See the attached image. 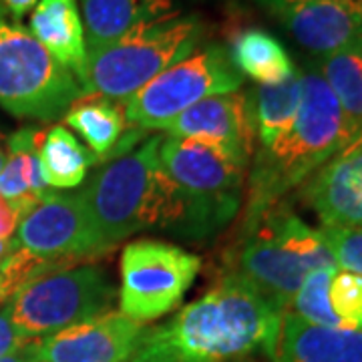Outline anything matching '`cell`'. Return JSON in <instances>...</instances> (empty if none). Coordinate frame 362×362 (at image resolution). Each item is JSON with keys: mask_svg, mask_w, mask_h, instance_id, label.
<instances>
[{"mask_svg": "<svg viewBox=\"0 0 362 362\" xmlns=\"http://www.w3.org/2000/svg\"><path fill=\"white\" fill-rule=\"evenodd\" d=\"M161 139L156 135L135 151L109 159L78 192L99 254L143 230L183 233L185 206L159 161Z\"/></svg>", "mask_w": 362, "mask_h": 362, "instance_id": "cell-1", "label": "cell"}, {"mask_svg": "<svg viewBox=\"0 0 362 362\" xmlns=\"http://www.w3.org/2000/svg\"><path fill=\"white\" fill-rule=\"evenodd\" d=\"M302 103L296 121L268 147H259L250 163L242 233L280 206L282 197L346 147L344 113L318 69L302 71Z\"/></svg>", "mask_w": 362, "mask_h": 362, "instance_id": "cell-2", "label": "cell"}, {"mask_svg": "<svg viewBox=\"0 0 362 362\" xmlns=\"http://www.w3.org/2000/svg\"><path fill=\"white\" fill-rule=\"evenodd\" d=\"M280 322L282 312L230 272L151 334L185 362H233L256 350L270 356Z\"/></svg>", "mask_w": 362, "mask_h": 362, "instance_id": "cell-3", "label": "cell"}, {"mask_svg": "<svg viewBox=\"0 0 362 362\" xmlns=\"http://www.w3.org/2000/svg\"><path fill=\"white\" fill-rule=\"evenodd\" d=\"M316 270H338L322 230H314L290 209L276 206L252 232L242 233L232 274L284 314L304 278Z\"/></svg>", "mask_w": 362, "mask_h": 362, "instance_id": "cell-4", "label": "cell"}, {"mask_svg": "<svg viewBox=\"0 0 362 362\" xmlns=\"http://www.w3.org/2000/svg\"><path fill=\"white\" fill-rule=\"evenodd\" d=\"M204 25L171 13L133 28L123 39L87 54L85 95L125 103L165 69L195 52Z\"/></svg>", "mask_w": 362, "mask_h": 362, "instance_id": "cell-5", "label": "cell"}, {"mask_svg": "<svg viewBox=\"0 0 362 362\" xmlns=\"http://www.w3.org/2000/svg\"><path fill=\"white\" fill-rule=\"evenodd\" d=\"M159 161L183 197V238H209L235 218L244 202L247 169L206 143L171 135L161 139Z\"/></svg>", "mask_w": 362, "mask_h": 362, "instance_id": "cell-6", "label": "cell"}, {"mask_svg": "<svg viewBox=\"0 0 362 362\" xmlns=\"http://www.w3.org/2000/svg\"><path fill=\"white\" fill-rule=\"evenodd\" d=\"M81 97L77 78L0 2V107L18 119L54 121Z\"/></svg>", "mask_w": 362, "mask_h": 362, "instance_id": "cell-7", "label": "cell"}, {"mask_svg": "<svg viewBox=\"0 0 362 362\" xmlns=\"http://www.w3.org/2000/svg\"><path fill=\"white\" fill-rule=\"evenodd\" d=\"M115 296V286L99 266H73L39 276L8 302L18 334L39 340L111 312Z\"/></svg>", "mask_w": 362, "mask_h": 362, "instance_id": "cell-8", "label": "cell"}, {"mask_svg": "<svg viewBox=\"0 0 362 362\" xmlns=\"http://www.w3.org/2000/svg\"><path fill=\"white\" fill-rule=\"evenodd\" d=\"M244 77L230 51L209 45L165 69L123 103L127 125L135 129H165L173 119L207 97L240 90Z\"/></svg>", "mask_w": 362, "mask_h": 362, "instance_id": "cell-9", "label": "cell"}, {"mask_svg": "<svg viewBox=\"0 0 362 362\" xmlns=\"http://www.w3.org/2000/svg\"><path fill=\"white\" fill-rule=\"evenodd\" d=\"M202 259L183 247L137 240L121 254V314L149 322L177 308L199 274Z\"/></svg>", "mask_w": 362, "mask_h": 362, "instance_id": "cell-10", "label": "cell"}, {"mask_svg": "<svg viewBox=\"0 0 362 362\" xmlns=\"http://www.w3.org/2000/svg\"><path fill=\"white\" fill-rule=\"evenodd\" d=\"M16 246L40 258L85 259L101 256L78 192H52L18 220Z\"/></svg>", "mask_w": 362, "mask_h": 362, "instance_id": "cell-11", "label": "cell"}, {"mask_svg": "<svg viewBox=\"0 0 362 362\" xmlns=\"http://www.w3.org/2000/svg\"><path fill=\"white\" fill-rule=\"evenodd\" d=\"M163 131L171 137L206 143L230 157L240 168L247 169L252 163L256 141L252 95L233 90L207 97L183 111Z\"/></svg>", "mask_w": 362, "mask_h": 362, "instance_id": "cell-12", "label": "cell"}, {"mask_svg": "<svg viewBox=\"0 0 362 362\" xmlns=\"http://www.w3.org/2000/svg\"><path fill=\"white\" fill-rule=\"evenodd\" d=\"M151 328L121 312L39 338V362H131L145 346Z\"/></svg>", "mask_w": 362, "mask_h": 362, "instance_id": "cell-13", "label": "cell"}, {"mask_svg": "<svg viewBox=\"0 0 362 362\" xmlns=\"http://www.w3.org/2000/svg\"><path fill=\"white\" fill-rule=\"evenodd\" d=\"M300 47L318 59L362 37V0H258Z\"/></svg>", "mask_w": 362, "mask_h": 362, "instance_id": "cell-14", "label": "cell"}, {"mask_svg": "<svg viewBox=\"0 0 362 362\" xmlns=\"http://www.w3.org/2000/svg\"><path fill=\"white\" fill-rule=\"evenodd\" d=\"M300 195L322 228H362V147L326 161L302 183Z\"/></svg>", "mask_w": 362, "mask_h": 362, "instance_id": "cell-15", "label": "cell"}, {"mask_svg": "<svg viewBox=\"0 0 362 362\" xmlns=\"http://www.w3.org/2000/svg\"><path fill=\"white\" fill-rule=\"evenodd\" d=\"M272 362H362V330L326 328L282 314Z\"/></svg>", "mask_w": 362, "mask_h": 362, "instance_id": "cell-16", "label": "cell"}, {"mask_svg": "<svg viewBox=\"0 0 362 362\" xmlns=\"http://www.w3.org/2000/svg\"><path fill=\"white\" fill-rule=\"evenodd\" d=\"M30 33L83 87L87 45L77 0H39L30 16Z\"/></svg>", "mask_w": 362, "mask_h": 362, "instance_id": "cell-17", "label": "cell"}, {"mask_svg": "<svg viewBox=\"0 0 362 362\" xmlns=\"http://www.w3.org/2000/svg\"><path fill=\"white\" fill-rule=\"evenodd\" d=\"M66 125L85 139L93 151V161H109L117 157V151L127 153V147L139 141L145 131L135 129L125 139L127 121L123 105L109 101L97 95H85L73 105L63 117Z\"/></svg>", "mask_w": 362, "mask_h": 362, "instance_id": "cell-18", "label": "cell"}, {"mask_svg": "<svg viewBox=\"0 0 362 362\" xmlns=\"http://www.w3.org/2000/svg\"><path fill=\"white\" fill-rule=\"evenodd\" d=\"M42 137L45 133L35 127H25L8 137L6 163L0 171V195L16 209L18 218L54 192L42 175L39 157Z\"/></svg>", "mask_w": 362, "mask_h": 362, "instance_id": "cell-19", "label": "cell"}, {"mask_svg": "<svg viewBox=\"0 0 362 362\" xmlns=\"http://www.w3.org/2000/svg\"><path fill=\"white\" fill-rule=\"evenodd\" d=\"M87 54L123 39L133 28L173 13L171 0H78Z\"/></svg>", "mask_w": 362, "mask_h": 362, "instance_id": "cell-20", "label": "cell"}, {"mask_svg": "<svg viewBox=\"0 0 362 362\" xmlns=\"http://www.w3.org/2000/svg\"><path fill=\"white\" fill-rule=\"evenodd\" d=\"M230 57L242 77L246 75L259 85H278L296 73L284 45L259 28H247L235 35Z\"/></svg>", "mask_w": 362, "mask_h": 362, "instance_id": "cell-21", "label": "cell"}, {"mask_svg": "<svg viewBox=\"0 0 362 362\" xmlns=\"http://www.w3.org/2000/svg\"><path fill=\"white\" fill-rule=\"evenodd\" d=\"M316 69L342 107L350 143L362 129V37L346 49L318 59Z\"/></svg>", "mask_w": 362, "mask_h": 362, "instance_id": "cell-22", "label": "cell"}, {"mask_svg": "<svg viewBox=\"0 0 362 362\" xmlns=\"http://www.w3.org/2000/svg\"><path fill=\"white\" fill-rule=\"evenodd\" d=\"M259 147H268L296 121L302 103V75L296 71L278 85H259L252 93Z\"/></svg>", "mask_w": 362, "mask_h": 362, "instance_id": "cell-23", "label": "cell"}, {"mask_svg": "<svg viewBox=\"0 0 362 362\" xmlns=\"http://www.w3.org/2000/svg\"><path fill=\"white\" fill-rule=\"evenodd\" d=\"M39 157L45 181L52 189H71L81 185L93 163V156L65 125H52L45 133Z\"/></svg>", "mask_w": 362, "mask_h": 362, "instance_id": "cell-24", "label": "cell"}, {"mask_svg": "<svg viewBox=\"0 0 362 362\" xmlns=\"http://www.w3.org/2000/svg\"><path fill=\"white\" fill-rule=\"evenodd\" d=\"M340 270V268H338ZM334 272L316 270L310 272L292 300L290 308L286 312L296 314L304 322L314 326H326V328H346L342 320L337 316V312L330 306V278Z\"/></svg>", "mask_w": 362, "mask_h": 362, "instance_id": "cell-25", "label": "cell"}, {"mask_svg": "<svg viewBox=\"0 0 362 362\" xmlns=\"http://www.w3.org/2000/svg\"><path fill=\"white\" fill-rule=\"evenodd\" d=\"M330 306L346 328L362 330V276L337 270L330 278Z\"/></svg>", "mask_w": 362, "mask_h": 362, "instance_id": "cell-26", "label": "cell"}, {"mask_svg": "<svg viewBox=\"0 0 362 362\" xmlns=\"http://www.w3.org/2000/svg\"><path fill=\"white\" fill-rule=\"evenodd\" d=\"M322 233L337 258L338 268L362 276V228H322Z\"/></svg>", "mask_w": 362, "mask_h": 362, "instance_id": "cell-27", "label": "cell"}, {"mask_svg": "<svg viewBox=\"0 0 362 362\" xmlns=\"http://www.w3.org/2000/svg\"><path fill=\"white\" fill-rule=\"evenodd\" d=\"M25 342V338L21 337L18 330L14 328L13 316H11V302L0 304V358L21 349Z\"/></svg>", "mask_w": 362, "mask_h": 362, "instance_id": "cell-28", "label": "cell"}, {"mask_svg": "<svg viewBox=\"0 0 362 362\" xmlns=\"http://www.w3.org/2000/svg\"><path fill=\"white\" fill-rule=\"evenodd\" d=\"M151 332H153V328H151ZM131 362H185V361H183L181 356H177L173 350L168 349L165 344L157 342L156 338H153V334H149L147 342H145V346L137 352V356H135Z\"/></svg>", "mask_w": 362, "mask_h": 362, "instance_id": "cell-29", "label": "cell"}, {"mask_svg": "<svg viewBox=\"0 0 362 362\" xmlns=\"http://www.w3.org/2000/svg\"><path fill=\"white\" fill-rule=\"evenodd\" d=\"M18 214L2 195H0V242H8L13 240V233L16 232L18 226Z\"/></svg>", "mask_w": 362, "mask_h": 362, "instance_id": "cell-30", "label": "cell"}, {"mask_svg": "<svg viewBox=\"0 0 362 362\" xmlns=\"http://www.w3.org/2000/svg\"><path fill=\"white\" fill-rule=\"evenodd\" d=\"M37 346H39V340H26L21 349H16L4 358H0V362H39Z\"/></svg>", "mask_w": 362, "mask_h": 362, "instance_id": "cell-31", "label": "cell"}, {"mask_svg": "<svg viewBox=\"0 0 362 362\" xmlns=\"http://www.w3.org/2000/svg\"><path fill=\"white\" fill-rule=\"evenodd\" d=\"M0 2H2L16 18H21L23 14L28 13V11L37 4V0H0Z\"/></svg>", "mask_w": 362, "mask_h": 362, "instance_id": "cell-32", "label": "cell"}, {"mask_svg": "<svg viewBox=\"0 0 362 362\" xmlns=\"http://www.w3.org/2000/svg\"><path fill=\"white\" fill-rule=\"evenodd\" d=\"M361 147H362V129H361V133H358V135H356V137H354V139H352V141H350L349 145H346V147H344V149L340 151V153H337V156H342V153H350V151H356V149H361Z\"/></svg>", "mask_w": 362, "mask_h": 362, "instance_id": "cell-33", "label": "cell"}, {"mask_svg": "<svg viewBox=\"0 0 362 362\" xmlns=\"http://www.w3.org/2000/svg\"><path fill=\"white\" fill-rule=\"evenodd\" d=\"M13 246H14L13 240H8V242H0V259L4 258V256L13 250Z\"/></svg>", "mask_w": 362, "mask_h": 362, "instance_id": "cell-34", "label": "cell"}, {"mask_svg": "<svg viewBox=\"0 0 362 362\" xmlns=\"http://www.w3.org/2000/svg\"><path fill=\"white\" fill-rule=\"evenodd\" d=\"M4 163H6V153L0 149V171H2V168H4Z\"/></svg>", "mask_w": 362, "mask_h": 362, "instance_id": "cell-35", "label": "cell"}, {"mask_svg": "<svg viewBox=\"0 0 362 362\" xmlns=\"http://www.w3.org/2000/svg\"><path fill=\"white\" fill-rule=\"evenodd\" d=\"M4 302H8V300H4V296H2V290H0V304H4Z\"/></svg>", "mask_w": 362, "mask_h": 362, "instance_id": "cell-36", "label": "cell"}, {"mask_svg": "<svg viewBox=\"0 0 362 362\" xmlns=\"http://www.w3.org/2000/svg\"><path fill=\"white\" fill-rule=\"evenodd\" d=\"M233 362H242V361H233Z\"/></svg>", "mask_w": 362, "mask_h": 362, "instance_id": "cell-37", "label": "cell"}, {"mask_svg": "<svg viewBox=\"0 0 362 362\" xmlns=\"http://www.w3.org/2000/svg\"><path fill=\"white\" fill-rule=\"evenodd\" d=\"M0 139H2V135H0Z\"/></svg>", "mask_w": 362, "mask_h": 362, "instance_id": "cell-38", "label": "cell"}]
</instances>
